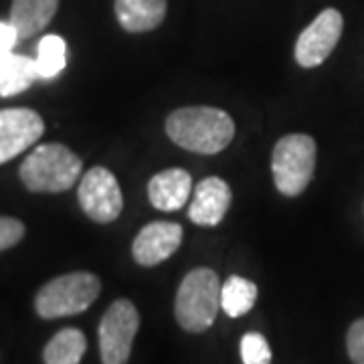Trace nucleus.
I'll return each instance as SVG.
<instances>
[{
  "label": "nucleus",
  "instance_id": "1",
  "mask_svg": "<svg viewBox=\"0 0 364 364\" xmlns=\"http://www.w3.org/2000/svg\"><path fill=\"white\" fill-rule=\"evenodd\" d=\"M166 134L172 142L188 152L213 156L233 142L235 122L227 112L217 107H181L166 117Z\"/></svg>",
  "mask_w": 364,
  "mask_h": 364
},
{
  "label": "nucleus",
  "instance_id": "2",
  "mask_svg": "<svg viewBox=\"0 0 364 364\" xmlns=\"http://www.w3.org/2000/svg\"><path fill=\"white\" fill-rule=\"evenodd\" d=\"M81 158L63 144L37 146L21 164V181L31 193H65L81 176Z\"/></svg>",
  "mask_w": 364,
  "mask_h": 364
},
{
  "label": "nucleus",
  "instance_id": "3",
  "mask_svg": "<svg viewBox=\"0 0 364 364\" xmlns=\"http://www.w3.org/2000/svg\"><path fill=\"white\" fill-rule=\"evenodd\" d=\"M221 279L208 267H196L184 275L174 299V316L182 330L200 334L215 324L221 310Z\"/></svg>",
  "mask_w": 364,
  "mask_h": 364
},
{
  "label": "nucleus",
  "instance_id": "4",
  "mask_svg": "<svg viewBox=\"0 0 364 364\" xmlns=\"http://www.w3.org/2000/svg\"><path fill=\"white\" fill-rule=\"evenodd\" d=\"M100 291L102 282L95 273H65L41 287L35 298V310L43 320L77 316L97 299Z\"/></svg>",
  "mask_w": 364,
  "mask_h": 364
},
{
  "label": "nucleus",
  "instance_id": "5",
  "mask_svg": "<svg viewBox=\"0 0 364 364\" xmlns=\"http://www.w3.org/2000/svg\"><path fill=\"white\" fill-rule=\"evenodd\" d=\"M316 140L308 134H287L273 146L272 172L277 191L284 196L301 195L316 170Z\"/></svg>",
  "mask_w": 364,
  "mask_h": 364
},
{
  "label": "nucleus",
  "instance_id": "6",
  "mask_svg": "<svg viewBox=\"0 0 364 364\" xmlns=\"http://www.w3.org/2000/svg\"><path fill=\"white\" fill-rule=\"evenodd\" d=\"M140 328V314L130 299H116L100 320V356L104 364L130 360L132 344Z\"/></svg>",
  "mask_w": 364,
  "mask_h": 364
},
{
  "label": "nucleus",
  "instance_id": "7",
  "mask_svg": "<svg viewBox=\"0 0 364 364\" xmlns=\"http://www.w3.org/2000/svg\"><path fill=\"white\" fill-rule=\"evenodd\" d=\"M79 205L91 221L107 225L124 210V195L114 172L105 166H93L85 172L77 188Z\"/></svg>",
  "mask_w": 364,
  "mask_h": 364
},
{
  "label": "nucleus",
  "instance_id": "8",
  "mask_svg": "<svg viewBox=\"0 0 364 364\" xmlns=\"http://www.w3.org/2000/svg\"><path fill=\"white\" fill-rule=\"evenodd\" d=\"M344 28V18L336 9H324L299 33L294 57L299 67L314 69L322 65L336 49Z\"/></svg>",
  "mask_w": 364,
  "mask_h": 364
},
{
  "label": "nucleus",
  "instance_id": "9",
  "mask_svg": "<svg viewBox=\"0 0 364 364\" xmlns=\"http://www.w3.org/2000/svg\"><path fill=\"white\" fill-rule=\"evenodd\" d=\"M43 132L45 122L37 112L26 107L0 109V164L39 142Z\"/></svg>",
  "mask_w": 364,
  "mask_h": 364
},
{
  "label": "nucleus",
  "instance_id": "10",
  "mask_svg": "<svg viewBox=\"0 0 364 364\" xmlns=\"http://www.w3.org/2000/svg\"><path fill=\"white\" fill-rule=\"evenodd\" d=\"M182 243V227L178 223L154 221L140 229L132 243V255L144 267H154L172 257Z\"/></svg>",
  "mask_w": 364,
  "mask_h": 364
},
{
  "label": "nucleus",
  "instance_id": "11",
  "mask_svg": "<svg viewBox=\"0 0 364 364\" xmlns=\"http://www.w3.org/2000/svg\"><path fill=\"white\" fill-rule=\"evenodd\" d=\"M231 186L223 178H203L195 186V196L188 207V219L198 227H217L231 207Z\"/></svg>",
  "mask_w": 364,
  "mask_h": 364
},
{
  "label": "nucleus",
  "instance_id": "12",
  "mask_svg": "<svg viewBox=\"0 0 364 364\" xmlns=\"http://www.w3.org/2000/svg\"><path fill=\"white\" fill-rule=\"evenodd\" d=\"M193 193V176L184 168H166L148 182L150 205L164 213L181 210Z\"/></svg>",
  "mask_w": 364,
  "mask_h": 364
},
{
  "label": "nucleus",
  "instance_id": "13",
  "mask_svg": "<svg viewBox=\"0 0 364 364\" xmlns=\"http://www.w3.org/2000/svg\"><path fill=\"white\" fill-rule=\"evenodd\" d=\"M114 11L124 31L150 33L164 23L168 0H116Z\"/></svg>",
  "mask_w": 364,
  "mask_h": 364
},
{
  "label": "nucleus",
  "instance_id": "14",
  "mask_svg": "<svg viewBox=\"0 0 364 364\" xmlns=\"http://www.w3.org/2000/svg\"><path fill=\"white\" fill-rule=\"evenodd\" d=\"M57 9L59 0H13L9 23L14 26L18 41L31 39L49 26Z\"/></svg>",
  "mask_w": 364,
  "mask_h": 364
},
{
  "label": "nucleus",
  "instance_id": "15",
  "mask_svg": "<svg viewBox=\"0 0 364 364\" xmlns=\"http://www.w3.org/2000/svg\"><path fill=\"white\" fill-rule=\"evenodd\" d=\"M39 79L35 59L6 53L0 57V97H11L26 91Z\"/></svg>",
  "mask_w": 364,
  "mask_h": 364
},
{
  "label": "nucleus",
  "instance_id": "16",
  "mask_svg": "<svg viewBox=\"0 0 364 364\" xmlns=\"http://www.w3.org/2000/svg\"><path fill=\"white\" fill-rule=\"evenodd\" d=\"M85 350V334L77 328H63L47 342L43 350V360L47 364H77L81 363Z\"/></svg>",
  "mask_w": 364,
  "mask_h": 364
},
{
  "label": "nucleus",
  "instance_id": "17",
  "mask_svg": "<svg viewBox=\"0 0 364 364\" xmlns=\"http://www.w3.org/2000/svg\"><path fill=\"white\" fill-rule=\"evenodd\" d=\"M257 301V286L241 275H231L221 286V310L229 318H241Z\"/></svg>",
  "mask_w": 364,
  "mask_h": 364
},
{
  "label": "nucleus",
  "instance_id": "18",
  "mask_svg": "<svg viewBox=\"0 0 364 364\" xmlns=\"http://www.w3.org/2000/svg\"><path fill=\"white\" fill-rule=\"evenodd\" d=\"M35 65L39 79L57 77L67 65V43L59 35H47L39 41Z\"/></svg>",
  "mask_w": 364,
  "mask_h": 364
},
{
  "label": "nucleus",
  "instance_id": "19",
  "mask_svg": "<svg viewBox=\"0 0 364 364\" xmlns=\"http://www.w3.org/2000/svg\"><path fill=\"white\" fill-rule=\"evenodd\" d=\"M241 360H243V364L272 363V350H269L267 340L257 332H247L241 338Z\"/></svg>",
  "mask_w": 364,
  "mask_h": 364
},
{
  "label": "nucleus",
  "instance_id": "20",
  "mask_svg": "<svg viewBox=\"0 0 364 364\" xmlns=\"http://www.w3.org/2000/svg\"><path fill=\"white\" fill-rule=\"evenodd\" d=\"M25 237V225L13 217H0V253L14 247Z\"/></svg>",
  "mask_w": 364,
  "mask_h": 364
},
{
  "label": "nucleus",
  "instance_id": "21",
  "mask_svg": "<svg viewBox=\"0 0 364 364\" xmlns=\"http://www.w3.org/2000/svg\"><path fill=\"white\" fill-rule=\"evenodd\" d=\"M346 350L352 363L364 364V318L356 320L346 334Z\"/></svg>",
  "mask_w": 364,
  "mask_h": 364
},
{
  "label": "nucleus",
  "instance_id": "22",
  "mask_svg": "<svg viewBox=\"0 0 364 364\" xmlns=\"http://www.w3.org/2000/svg\"><path fill=\"white\" fill-rule=\"evenodd\" d=\"M16 41H18V35H16L14 26L11 23H2L0 21V57L13 51Z\"/></svg>",
  "mask_w": 364,
  "mask_h": 364
}]
</instances>
